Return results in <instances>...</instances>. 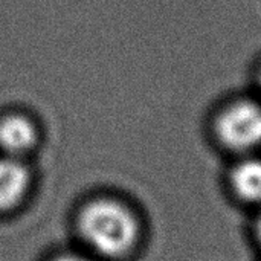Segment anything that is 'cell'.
<instances>
[{
    "mask_svg": "<svg viewBox=\"0 0 261 261\" xmlns=\"http://www.w3.org/2000/svg\"><path fill=\"white\" fill-rule=\"evenodd\" d=\"M78 231L87 248L98 257L122 260L141 245L144 223L128 203L115 197H99L81 210Z\"/></svg>",
    "mask_w": 261,
    "mask_h": 261,
    "instance_id": "1",
    "label": "cell"
},
{
    "mask_svg": "<svg viewBox=\"0 0 261 261\" xmlns=\"http://www.w3.org/2000/svg\"><path fill=\"white\" fill-rule=\"evenodd\" d=\"M210 144L225 159L261 153V98L234 96L223 101L206 124Z\"/></svg>",
    "mask_w": 261,
    "mask_h": 261,
    "instance_id": "2",
    "label": "cell"
},
{
    "mask_svg": "<svg viewBox=\"0 0 261 261\" xmlns=\"http://www.w3.org/2000/svg\"><path fill=\"white\" fill-rule=\"evenodd\" d=\"M226 197L249 214L261 208V153L226 159L222 174Z\"/></svg>",
    "mask_w": 261,
    "mask_h": 261,
    "instance_id": "3",
    "label": "cell"
},
{
    "mask_svg": "<svg viewBox=\"0 0 261 261\" xmlns=\"http://www.w3.org/2000/svg\"><path fill=\"white\" fill-rule=\"evenodd\" d=\"M31 174L18 158L0 156V211L18 205L29 188Z\"/></svg>",
    "mask_w": 261,
    "mask_h": 261,
    "instance_id": "4",
    "label": "cell"
},
{
    "mask_svg": "<svg viewBox=\"0 0 261 261\" xmlns=\"http://www.w3.org/2000/svg\"><path fill=\"white\" fill-rule=\"evenodd\" d=\"M37 141L34 124L21 115H9L0 119V150L6 156L21 158Z\"/></svg>",
    "mask_w": 261,
    "mask_h": 261,
    "instance_id": "5",
    "label": "cell"
},
{
    "mask_svg": "<svg viewBox=\"0 0 261 261\" xmlns=\"http://www.w3.org/2000/svg\"><path fill=\"white\" fill-rule=\"evenodd\" d=\"M249 237L261 255V208L249 214Z\"/></svg>",
    "mask_w": 261,
    "mask_h": 261,
    "instance_id": "6",
    "label": "cell"
},
{
    "mask_svg": "<svg viewBox=\"0 0 261 261\" xmlns=\"http://www.w3.org/2000/svg\"><path fill=\"white\" fill-rule=\"evenodd\" d=\"M52 261H93V260H90L89 257L80 255V254H63V255L55 257Z\"/></svg>",
    "mask_w": 261,
    "mask_h": 261,
    "instance_id": "7",
    "label": "cell"
},
{
    "mask_svg": "<svg viewBox=\"0 0 261 261\" xmlns=\"http://www.w3.org/2000/svg\"><path fill=\"white\" fill-rule=\"evenodd\" d=\"M257 81H258V89H260V92H258V96L261 98V70H260V73H258V76H257Z\"/></svg>",
    "mask_w": 261,
    "mask_h": 261,
    "instance_id": "8",
    "label": "cell"
},
{
    "mask_svg": "<svg viewBox=\"0 0 261 261\" xmlns=\"http://www.w3.org/2000/svg\"><path fill=\"white\" fill-rule=\"evenodd\" d=\"M260 261H261V258H260Z\"/></svg>",
    "mask_w": 261,
    "mask_h": 261,
    "instance_id": "9",
    "label": "cell"
}]
</instances>
